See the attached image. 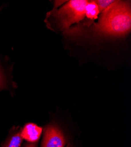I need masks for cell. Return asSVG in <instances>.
<instances>
[{"mask_svg":"<svg viewBox=\"0 0 131 147\" xmlns=\"http://www.w3.org/2000/svg\"><path fill=\"white\" fill-rule=\"evenodd\" d=\"M131 29V11L129 3L115 1L102 11L95 30L103 35L120 36L127 34Z\"/></svg>","mask_w":131,"mask_h":147,"instance_id":"1","label":"cell"},{"mask_svg":"<svg viewBox=\"0 0 131 147\" xmlns=\"http://www.w3.org/2000/svg\"><path fill=\"white\" fill-rule=\"evenodd\" d=\"M87 3L85 0H72L56 11L55 17L60 27L67 29L72 24L84 19Z\"/></svg>","mask_w":131,"mask_h":147,"instance_id":"2","label":"cell"},{"mask_svg":"<svg viewBox=\"0 0 131 147\" xmlns=\"http://www.w3.org/2000/svg\"><path fill=\"white\" fill-rule=\"evenodd\" d=\"M66 144L64 134L58 126L50 124L45 128L42 147H64Z\"/></svg>","mask_w":131,"mask_h":147,"instance_id":"3","label":"cell"},{"mask_svg":"<svg viewBox=\"0 0 131 147\" xmlns=\"http://www.w3.org/2000/svg\"><path fill=\"white\" fill-rule=\"evenodd\" d=\"M43 132V128L36 124H26L20 131L21 136L23 140L29 143H37Z\"/></svg>","mask_w":131,"mask_h":147,"instance_id":"4","label":"cell"},{"mask_svg":"<svg viewBox=\"0 0 131 147\" xmlns=\"http://www.w3.org/2000/svg\"><path fill=\"white\" fill-rule=\"evenodd\" d=\"M99 12V8L95 1H88L85 7V16L89 20L92 21L97 18Z\"/></svg>","mask_w":131,"mask_h":147,"instance_id":"5","label":"cell"},{"mask_svg":"<svg viewBox=\"0 0 131 147\" xmlns=\"http://www.w3.org/2000/svg\"><path fill=\"white\" fill-rule=\"evenodd\" d=\"M23 139L21 136L20 131H15L11 135L9 138L2 147H20Z\"/></svg>","mask_w":131,"mask_h":147,"instance_id":"6","label":"cell"},{"mask_svg":"<svg viewBox=\"0 0 131 147\" xmlns=\"http://www.w3.org/2000/svg\"><path fill=\"white\" fill-rule=\"evenodd\" d=\"M115 1L112 0H98V1H95L97 3L99 11H103L105 9H106L108 7H110L111 4L114 3Z\"/></svg>","mask_w":131,"mask_h":147,"instance_id":"7","label":"cell"},{"mask_svg":"<svg viewBox=\"0 0 131 147\" xmlns=\"http://www.w3.org/2000/svg\"><path fill=\"white\" fill-rule=\"evenodd\" d=\"M7 88V82L4 74L0 67V91Z\"/></svg>","mask_w":131,"mask_h":147,"instance_id":"8","label":"cell"},{"mask_svg":"<svg viewBox=\"0 0 131 147\" xmlns=\"http://www.w3.org/2000/svg\"><path fill=\"white\" fill-rule=\"evenodd\" d=\"M24 147H37V143H30L27 144Z\"/></svg>","mask_w":131,"mask_h":147,"instance_id":"9","label":"cell"},{"mask_svg":"<svg viewBox=\"0 0 131 147\" xmlns=\"http://www.w3.org/2000/svg\"><path fill=\"white\" fill-rule=\"evenodd\" d=\"M66 147H71V145L70 144H68L66 146Z\"/></svg>","mask_w":131,"mask_h":147,"instance_id":"10","label":"cell"}]
</instances>
